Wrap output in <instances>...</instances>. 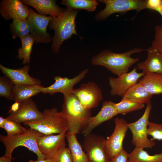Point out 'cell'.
Wrapping results in <instances>:
<instances>
[{"label":"cell","mask_w":162,"mask_h":162,"mask_svg":"<svg viewBox=\"0 0 162 162\" xmlns=\"http://www.w3.org/2000/svg\"><path fill=\"white\" fill-rule=\"evenodd\" d=\"M146 50L134 48L122 53H117L105 50L93 56L92 64L94 65L105 67L112 73L119 76L128 72L129 68L139 60L132 58L133 54Z\"/></svg>","instance_id":"obj_1"},{"label":"cell","mask_w":162,"mask_h":162,"mask_svg":"<svg viewBox=\"0 0 162 162\" xmlns=\"http://www.w3.org/2000/svg\"><path fill=\"white\" fill-rule=\"evenodd\" d=\"M64 98L61 112L67 121V131L77 134L86 126L92 116L91 110L83 105L73 93Z\"/></svg>","instance_id":"obj_2"},{"label":"cell","mask_w":162,"mask_h":162,"mask_svg":"<svg viewBox=\"0 0 162 162\" xmlns=\"http://www.w3.org/2000/svg\"><path fill=\"white\" fill-rule=\"evenodd\" d=\"M78 10L64 9L63 15L60 17H53L48 26L50 30H53L51 47L52 52L57 53L64 41L74 34L78 35L76 29L75 19L79 12Z\"/></svg>","instance_id":"obj_3"},{"label":"cell","mask_w":162,"mask_h":162,"mask_svg":"<svg viewBox=\"0 0 162 162\" xmlns=\"http://www.w3.org/2000/svg\"><path fill=\"white\" fill-rule=\"evenodd\" d=\"M41 119L23 123L29 128L35 129L44 135L60 134L67 131V121L62 113L56 108L46 109L43 112Z\"/></svg>","instance_id":"obj_4"},{"label":"cell","mask_w":162,"mask_h":162,"mask_svg":"<svg viewBox=\"0 0 162 162\" xmlns=\"http://www.w3.org/2000/svg\"><path fill=\"white\" fill-rule=\"evenodd\" d=\"M44 135L38 131L29 128H27L24 133L13 136L0 135V140L5 148L4 155L11 158L12 153L17 147L23 146L27 148L37 155V159L45 158L44 156L39 150L37 144V140Z\"/></svg>","instance_id":"obj_5"},{"label":"cell","mask_w":162,"mask_h":162,"mask_svg":"<svg viewBox=\"0 0 162 162\" xmlns=\"http://www.w3.org/2000/svg\"><path fill=\"white\" fill-rule=\"evenodd\" d=\"M152 108L150 101L147 104L142 116L137 121L128 124V128L132 135V143L135 147L152 148L156 144L154 140L148 138L149 118Z\"/></svg>","instance_id":"obj_6"},{"label":"cell","mask_w":162,"mask_h":162,"mask_svg":"<svg viewBox=\"0 0 162 162\" xmlns=\"http://www.w3.org/2000/svg\"><path fill=\"white\" fill-rule=\"evenodd\" d=\"M147 0H99L100 2L105 4L103 10L97 13L95 16L97 21L104 20L111 14L123 13L131 10L137 12L146 8Z\"/></svg>","instance_id":"obj_7"},{"label":"cell","mask_w":162,"mask_h":162,"mask_svg":"<svg viewBox=\"0 0 162 162\" xmlns=\"http://www.w3.org/2000/svg\"><path fill=\"white\" fill-rule=\"evenodd\" d=\"M106 140L103 136L92 133L85 136L82 146L88 162H110L106 150Z\"/></svg>","instance_id":"obj_8"},{"label":"cell","mask_w":162,"mask_h":162,"mask_svg":"<svg viewBox=\"0 0 162 162\" xmlns=\"http://www.w3.org/2000/svg\"><path fill=\"white\" fill-rule=\"evenodd\" d=\"M67 131L56 135H44L38 138V148L45 158L51 159L53 161L59 153L66 147L65 138Z\"/></svg>","instance_id":"obj_9"},{"label":"cell","mask_w":162,"mask_h":162,"mask_svg":"<svg viewBox=\"0 0 162 162\" xmlns=\"http://www.w3.org/2000/svg\"><path fill=\"white\" fill-rule=\"evenodd\" d=\"M52 18L51 16L40 15L30 8L27 19L30 27V34L36 43L47 44L52 41V38L47 33V28Z\"/></svg>","instance_id":"obj_10"},{"label":"cell","mask_w":162,"mask_h":162,"mask_svg":"<svg viewBox=\"0 0 162 162\" xmlns=\"http://www.w3.org/2000/svg\"><path fill=\"white\" fill-rule=\"evenodd\" d=\"M72 93L90 110L97 107L103 98L101 89L93 81L82 84L79 88L74 89Z\"/></svg>","instance_id":"obj_11"},{"label":"cell","mask_w":162,"mask_h":162,"mask_svg":"<svg viewBox=\"0 0 162 162\" xmlns=\"http://www.w3.org/2000/svg\"><path fill=\"white\" fill-rule=\"evenodd\" d=\"M114 121L115 124L114 130L106 140V150L110 160L123 149V140L128 129V123L124 118H116Z\"/></svg>","instance_id":"obj_12"},{"label":"cell","mask_w":162,"mask_h":162,"mask_svg":"<svg viewBox=\"0 0 162 162\" xmlns=\"http://www.w3.org/2000/svg\"><path fill=\"white\" fill-rule=\"evenodd\" d=\"M137 70L134 68L130 72L124 74L117 78L110 77L108 81L111 88V95L122 98L128 90L145 74L142 72L138 73Z\"/></svg>","instance_id":"obj_13"},{"label":"cell","mask_w":162,"mask_h":162,"mask_svg":"<svg viewBox=\"0 0 162 162\" xmlns=\"http://www.w3.org/2000/svg\"><path fill=\"white\" fill-rule=\"evenodd\" d=\"M88 71V69H85L77 76L71 79L59 76H55L54 78L55 82L48 87H44L42 92L51 95L61 93L63 94L64 97L69 96L72 93L74 86L83 79Z\"/></svg>","instance_id":"obj_14"},{"label":"cell","mask_w":162,"mask_h":162,"mask_svg":"<svg viewBox=\"0 0 162 162\" xmlns=\"http://www.w3.org/2000/svg\"><path fill=\"white\" fill-rule=\"evenodd\" d=\"M43 116V112L38 110L35 103L31 98L20 103L18 110L10 113L6 118L21 124L40 120Z\"/></svg>","instance_id":"obj_15"},{"label":"cell","mask_w":162,"mask_h":162,"mask_svg":"<svg viewBox=\"0 0 162 162\" xmlns=\"http://www.w3.org/2000/svg\"><path fill=\"white\" fill-rule=\"evenodd\" d=\"M30 8L21 0H2L0 3V14L6 20L27 18Z\"/></svg>","instance_id":"obj_16"},{"label":"cell","mask_w":162,"mask_h":162,"mask_svg":"<svg viewBox=\"0 0 162 162\" xmlns=\"http://www.w3.org/2000/svg\"><path fill=\"white\" fill-rule=\"evenodd\" d=\"M116 104L110 100L103 102L100 110L97 115L90 118L86 126L82 131L84 136L91 133L97 126L118 114Z\"/></svg>","instance_id":"obj_17"},{"label":"cell","mask_w":162,"mask_h":162,"mask_svg":"<svg viewBox=\"0 0 162 162\" xmlns=\"http://www.w3.org/2000/svg\"><path fill=\"white\" fill-rule=\"evenodd\" d=\"M0 69L4 76L8 77L15 85H41V81L29 74L30 66L25 65L22 67L12 69L0 64Z\"/></svg>","instance_id":"obj_18"},{"label":"cell","mask_w":162,"mask_h":162,"mask_svg":"<svg viewBox=\"0 0 162 162\" xmlns=\"http://www.w3.org/2000/svg\"><path fill=\"white\" fill-rule=\"evenodd\" d=\"M25 4L34 8L41 15H49L53 17H60L64 14V9L59 7L55 0H21Z\"/></svg>","instance_id":"obj_19"},{"label":"cell","mask_w":162,"mask_h":162,"mask_svg":"<svg viewBox=\"0 0 162 162\" xmlns=\"http://www.w3.org/2000/svg\"><path fill=\"white\" fill-rule=\"evenodd\" d=\"M146 50L147 57L138 64V69L145 74L153 73L162 75V54L151 47Z\"/></svg>","instance_id":"obj_20"},{"label":"cell","mask_w":162,"mask_h":162,"mask_svg":"<svg viewBox=\"0 0 162 162\" xmlns=\"http://www.w3.org/2000/svg\"><path fill=\"white\" fill-rule=\"evenodd\" d=\"M44 88V87L41 85H15L13 94V100L15 102L20 103L42 92Z\"/></svg>","instance_id":"obj_21"},{"label":"cell","mask_w":162,"mask_h":162,"mask_svg":"<svg viewBox=\"0 0 162 162\" xmlns=\"http://www.w3.org/2000/svg\"><path fill=\"white\" fill-rule=\"evenodd\" d=\"M153 95L139 82L130 88L124 94L122 98L127 99L141 104H147L151 101Z\"/></svg>","instance_id":"obj_22"},{"label":"cell","mask_w":162,"mask_h":162,"mask_svg":"<svg viewBox=\"0 0 162 162\" xmlns=\"http://www.w3.org/2000/svg\"><path fill=\"white\" fill-rule=\"evenodd\" d=\"M138 82L152 94H162V75L147 73Z\"/></svg>","instance_id":"obj_23"},{"label":"cell","mask_w":162,"mask_h":162,"mask_svg":"<svg viewBox=\"0 0 162 162\" xmlns=\"http://www.w3.org/2000/svg\"><path fill=\"white\" fill-rule=\"evenodd\" d=\"M76 134L67 131L66 134L68 148L71 154L73 162H88L86 153L77 140Z\"/></svg>","instance_id":"obj_24"},{"label":"cell","mask_w":162,"mask_h":162,"mask_svg":"<svg viewBox=\"0 0 162 162\" xmlns=\"http://www.w3.org/2000/svg\"><path fill=\"white\" fill-rule=\"evenodd\" d=\"M129 162H162V153L149 154L142 148L135 147L129 154Z\"/></svg>","instance_id":"obj_25"},{"label":"cell","mask_w":162,"mask_h":162,"mask_svg":"<svg viewBox=\"0 0 162 162\" xmlns=\"http://www.w3.org/2000/svg\"><path fill=\"white\" fill-rule=\"evenodd\" d=\"M11 23L10 31L12 38L21 39L30 34V27L27 18H19L13 20Z\"/></svg>","instance_id":"obj_26"},{"label":"cell","mask_w":162,"mask_h":162,"mask_svg":"<svg viewBox=\"0 0 162 162\" xmlns=\"http://www.w3.org/2000/svg\"><path fill=\"white\" fill-rule=\"evenodd\" d=\"M20 39L22 46L18 49L17 57L19 59L22 60V64L26 65L30 62L31 54L35 40L30 34Z\"/></svg>","instance_id":"obj_27"},{"label":"cell","mask_w":162,"mask_h":162,"mask_svg":"<svg viewBox=\"0 0 162 162\" xmlns=\"http://www.w3.org/2000/svg\"><path fill=\"white\" fill-rule=\"evenodd\" d=\"M61 4L69 9H84L92 12L96 10L98 3L95 0H63Z\"/></svg>","instance_id":"obj_28"},{"label":"cell","mask_w":162,"mask_h":162,"mask_svg":"<svg viewBox=\"0 0 162 162\" xmlns=\"http://www.w3.org/2000/svg\"><path fill=\"white\" fill-rule=\"evenodd\" d=\"M116 106L118 114L123 115L145 107V104L139 103L129 99L122 98L121 101L116 103Z\"/></svg>","instance_id":"obj_29"},{"label":"cell","mask_w":162,"mask_h":162,"mask_svg":"<svg viewBox=\"0 0 162 162\" xmlns=\"http://www.w3.org/2000/svg\"><path fill=\"white\" fill-rule=\"evenodd\" d=\"M15 85L5 76L0 77V96L7 100H13V94Z\"/></svg>","instance_id":"obj_30"},{"label":"cell","mask_w":162,"mask_h":162,"mask_svg":"<svg viewBox=\"0 0 162 162\" xmlns=\"http://www.w3.org/2000/svg\"><path fill=\"white\" fill-rule=\"evenodd\" d=\"M3 128L6 132L7 136H9L22 134L25 132L27 129L22 126L21 123L8 119Z\"/></svg>","instance_id":"obj_31"},{"label":"cell","mask_w":162,"mask_h":162,"mask_svg":"<svg viewBox=\"0 0 162 162\" xmlns=\"http://www.w3.org/2000/svg\"><path fill=\"white\" fill-rule=\"evenodd\" d=\"M148 135L153 140H162V124H158L149 121L148 125Z\"/></svg>","instance_id":"obj_32"},{"label":"cell","mask_w":162,"mask_h":162,"mask_svg":"<svg viewBox=\"0 0 162 162\" xmlns=\"http://www.w3.org/2000/svg\"><path fill=\"white\" fill-rule=\"evenodd\" d=\"M154 30V38L151 47L162 54V23L160 25H157Z\"/></svg>","instance_id":"obj_33"},{"label":"cell","mask_w":162,"mask_h":162,"mask_svg":"<svg viewBox=\"0 0 162 162\" xmlns=\"http://www.w3.org/2000/svg\"><path fill=\"white\" fill-rule=\"evenodd\" d=\"M55 162H73L71 154L68 148L63 149L53 160Z\"/></svg>","instance_id":"obj_34"},{"label":"cell","mask_w":162,"mask_h":162,"mask_svg":"<svg viewBox=\"0 0 162 162\" xmlns=\"http://www.w3.org/2000/svg\"><path fill=\"white\" fill-rule=\"evenodd\" d=\"M129 154L124 148L117 154L110 162H128Z\"/></svg>","instance_id":"obj_35"},{"label":"cell","mask_w":162,"mask_h":162,"mask_svg":"<svg viewBox=\"0 0 162 162\" xmlns=\"http://www.w3.org/2000/svg\"><path fill=\"white\" fill-rule=\"evenodd\" d=\"M161 0H147L146 8L158 11L160 6Z\"/></svg>","instance_id":"obj_36"},{"label":"cell","mask_w":162,"mask_h":162,"mask_svg":"<svg viewBox=\"0 0 162 162\" xmlns=\"http://www.w3.org/2000/svg\"><path fill=\"white\" fill-rule=\"evenodd\" d=\"M20 106V103L15 101L10 107V108L8 112V114L11 112H14L16 111L19 109Z\"/></svg>","instance_id":"obj_37"},{"label":"cell","mask_w":162,"mask_h":162,"mask_svg":"<svg viewBox=\"0 0 162 162\" xmlns=\"http://www.w3.org/2000/svg\"><path fill=\"white\" fill-rule=\"evenodd\" d=\"M11 158L3 155L0 158V162H12Z\"/></svg>","instance_id":"obj_38"},{"label":"cell","mask_w":162,"mask_h":162,"mask_svg":"<svg viewBox=\"0 0 162 162\" xmlns=\"http://www.w3.org/2000/svg\"><path fill=\"white\" fill-rule=\"evenodd\" d=\"M53 160L50 159L45 158L43 159H37V160H30L29 162H52Z\"/></svg>","instance_id":"obj_39"},{"label":"cell","mask_w":162,"mask_h":162,"mask_svg":"<svg viewBox=\"0 0 162 162\" xmlns=\"http://www.w3.org/2000/svg\"><path fill=\"white\" fill-rule=\"evenodd\" d=\"M7 120L6 118H4L2 116L0 117V128H3Z\"/></svg>","instance_id":"obj_40"},{"label":"cell","mask_w":162,"mask_h":162,"mask_svg":"<svg viewBox=\"0 0 162 162\" xmlns=\"http://www.w3.org/2000/svg\"><path fill=\"white\" fill-rule=\"evenodd\" d=\"M157 12H159L162 16V0H161L160 4Z\"/></svg>","instance_id":"obj_41"},{"label":"cell","mask_w":162,"mask_h":162,"mask_svg":"<svg viewBox=\"0 0 162 162\" xmlns=\"http://www.w3.org/2000/svg\"><path fill=\"white\" fill-rule=\"evenodd\" d=\"M52 162H54V161H52Z\"/></svg>","instance_id":"obj_42"},{"label":"cell","mask_w":162,"mask_h":162,"mask_svg":"<svg viewBox=\"0 0 162 162\" xmlns=\"http://www.w3.org/2000/svg\"><path fill=\"white\" fill-rule=\"evenodd\" d=\"M128 162H129V161Z\"/></svg>","instance_id":"obj_43"}]
</instances>
